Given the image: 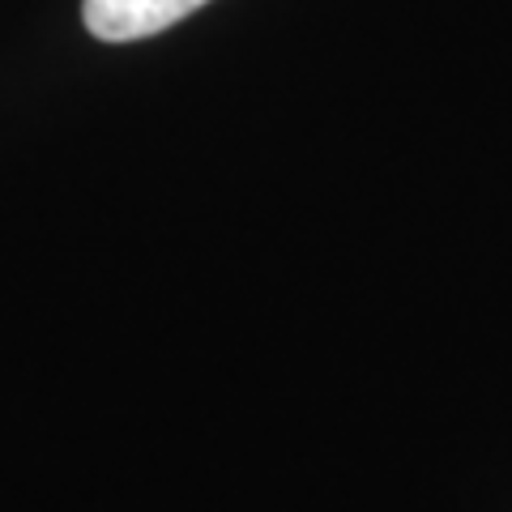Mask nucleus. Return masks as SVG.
Segmentation results:
<instances>
[{
    "label": "nucleus",
    "instance_id": "obj_1",
    "mask_svg": "<svg viewBox=\"0 0 512 512\" xmlns=\"http://www.w3.org/2000/svg\"><path fill=\"white\" fill-rule=\"evenodd\" d=\"M201 5L210 0H82V22L103 43H133L184 22Z\"/></svg>",
    "mask_w": 512,
    "mask_h": 512
}]
</instances>
